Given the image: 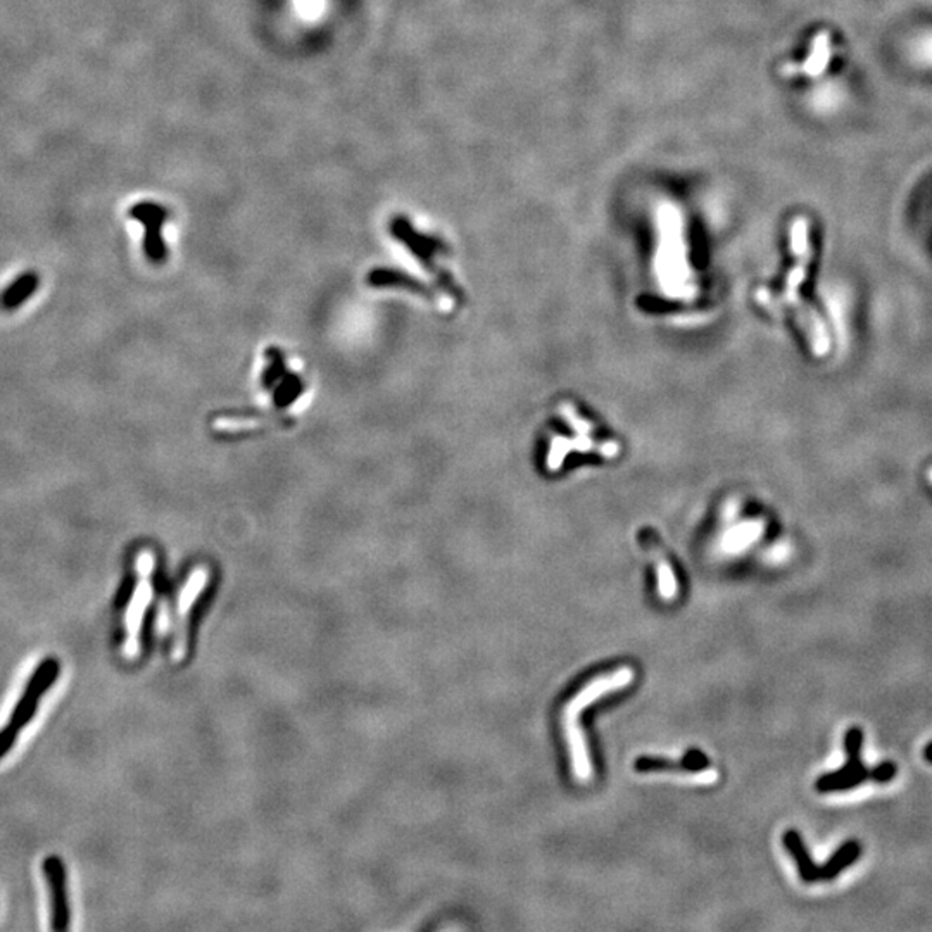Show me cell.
I'll list each match as a JSON object with an SVG mask.
<instances>
[{"label": "cell", "mask_w": 932, "mask_h": 932, "mask_svg": "<svg viewBox=\"0 0 932 932\" xmlns=\"http://www.w3.org/2000/svg\"><path fill=\"white\" fill-rule=\"evenodd\" d=\"M634 670L631 666H620L617 670H611L603 675L594 677L589 684L582 687L576 694L570 698V701L563 708V732L565 740L568 744L570 751V762H572V773L576 775L578 782H589L593 777V764L589 756V748L585 742V736L580 729V713L589 708L593 703L600 701L603 696L625 689L634 683Z\"/></svg>", "instance_id": "6da1fadb"}, {"label": "cell", "mask_w": 932, "mask_h": 932, "mask_svg": "<svg viewBox=\"0 0 932 932\" xmlns=\"http://www.w3.org/2000/svg\"><path fill=\"white\" fill-rule=\"evenodd\" d=\"M808 221L805 218H797L791 226V247L795 254V266L788 274L786 289H784V301L788 302L796 311V318L801 323V327L806 330L812 340V347L817 355H823L827 351L829 340L827 333L823 329V322L815 313L812 306H808L799 296V289L805 285L806 274H808V263H810V230Z\"/></svg>", "instance_id": "7a4b0ae2"}, {"label": "cell", "mask_w": 932, "mask_h": 932, "mask_svg": "<svg viewBox=\"0 0 932 932\" xmlns=\"http://www.w3.org/2000/svg\"><path fill=\"white\" fill-rule=\"evenodd\" d=\"M152 572H154V556L151 552H143L138 558V576L135 589L127 603L125 641H123L127 658H137L140 650H142V625H143L145 611L151 604L152 593H154Z\"/></svg>", "instance_id": "3957f363"}, {"label": "cell", "mask_w": 932, "mask_h": 932, "mask_svg": "<svg viewBox=\"0 0 932 932\" xmlns=\"http://www.w3.org/2000/svg\"><path fill=\"white\" fill-rule=\"evenodd\" d=\"M209 580V572L206 568H195L192 576L184 584L176 600V613L173 617L171 631V650L169 658L173 663H182L189 653V625L191 613L197 598L202 594Z\"/></svg>", "instance_id": "277c9868"}, {"label": "cell", "mask_w": 932, "mask_h": 932, "mask_svg": "<svg viewBox=\"0 0 932 932\" xmlns=\"http://www.w3.org/2000/svg\"><path fill=\"white\" fill-rule=\"evenodd\" d=\"M59 661L54 658L44 659L38 668L33 672V675L29 677L27 687H25V692L23 696L20 698L18 705L14 707L12 715H11V720H9V727L16 732H21L28 725V722L35 716L37 708H38V703L42 699V696L54 686L55 679L59 675Z\"/></svg>", "instance_id": "5b68a950"}, {"label": "cell", "mask_w": 932, "mask_h": 932, "mask_svg": "<svg viewBox=\"0 0 932 932\" xmlns=\"http://www.w3.org/2000/svg\"><path fill=\"white\" fill-rule=\"evenodd\" d=\"M637 772H659V773H674L684 779V782H694V784H712L716 781V770L707 764L705 758L692 756L691 762H668L663 758H651L642 756L635 762Z\"/></svg>", "instance_id": "8992f818"}, {"label": "cell", "mask_w": 932, "mask_h": 932, "mask_svg": "<svg viewBox=\"0 0 932 932\" xmlns=\"http://www.w3.org/2000/svg\"><path fill=\"white\" fill-rule=\"evenodd\" d=\"M42 867L51 889V928L54 931H66L69 928L71 912L68 903V882L64 863L57 856H47Z\"/></svg>", "instance_id": "52a82bcc"}, {"label": "cell", "mask_w": 932, "mask_h": 932, "mask_svg": "<svg viewBox=\"0 0 932 932\" xmlns=\"http://www.w3.org/2000/svg\"><path fill=\"white\" fill-rule=\"evenodd\" d=\"M869 779H871V770L865 767V764L862 762V756H846V762L843 764V767L834 770V772H829V773H823L817 779L815 789L823 795L843 793V791H850V789L858 788L860 784H863Z\"/></svg>", "instance_id": "ba28073f"}, {"label": "cell", "mask_w": 932, "mask_h": 932, "mask_svg": "<svg viewBox=\"0 0 932 932\" xmlns=\"http://www.w3.org/2000/svg\"><path fill=\"white\" fill-rule=\"evenodd\" d=\"M130 217L145 226V252L149 259L159 263L166 256L165 244L161 239V225L166 220V211L152 202H142L130 209Z\"/></svg>", "instance_id": "9c48e42d"}, {"label": "cell", "mask_w": 932, "mask_h": 932, "mask_svg": "<svg viewBox=\"0 0 932 932\" xmlns=\"http://www.w3.org/2000/svg\"><path fill=\"white\" fill-rule=\"evenodd\" d=\"M782 843H784V848L793 856L797 874L803 882L812 884V882L821 880V867L812 860L810 853L801 839V834L797 830L795 829L786 830Z\"/></svg>", "instance_id": "30bf717a"}, {"label": "cell", "mask_w": 932, "mask_h": 932, "mask_svg": "<svg viewBox=\"0 0 932 932\" xmlns=\"http://www.w3.org/2000/svg\"><path fill=\"white\" fill-rule=\"evenodd\" d=\"M644 544L648 552L653 556L655 563H657V572H658V593L659 596L663 600H672L675 598L677 594V580H675V574H674V568L672 565L668 563L663 549L659 548L658 543H655V537L653 535H644Z\"/></svg>", "instance_id": "8fae6325"}, {"label": "cell", "mask_w": 932, "mask_h": 932, "mask_svg": "<svg viewBox=\"0 0 932 932\" xmlns=\"http://www.w3.org/2000/svg\"><path fill=\"white\" fill-rule=\"evenodd\" d=\"M38 285H40V276L33 272H27V274H20L2 294H0V306L2 309H7V311H12L16 307H20L21 304L31 298V294H35L38 290Z\"/></svg>", "instance_id": "7c38bea8"}, {"label": "cell", "mask_w": 932, "mask_h": 932, "mask_svg": "<svg viewBox=\"0 0 932 932\" xmlns=\"http://www.w3.org/2000/svg\"><path fill=\"white\" fill-rule=\"evenodd\" d=\"M862 854V846L858 841H846L834 851L829 860L821 867V880H834L845 869L851 867Z\"/></svg>", "instance_id": "4fadbf2b"}, {"label": "cell", "mask_w": 932, "mask_h": 932, "mask_svg": "<svg viewBox=\"0 0 932 932\" xmlns=\"http://www.w3.org/2000/svg\"><path fill=\"white\" fill-rule=\"evenodd\" d=\"M829 55H830V42H829V33H819L817 38L813 40V47H812V54L806 59V64H805V69L808 75L812 77H817L821 75L823 69L827 68V62H829Z\"/></svg>", "instance_id": "5bb4252c"}, {"label": "cell", "mask_w": 932, "mask_h": 932, "mask_svg": "<svg viewBox=\"0 0 932 932\" xmlns=\"http://www.w3.org/2000/svg\"><path fill=\"white\" fill-rule=\"evenodd\" d=\"M156 634L159 637H166L173 631V609L168 603V600H161L158 613H156V624H154Z\"/></svg>", "instance_id": "9a60e30c"}, {"label": "cell", "mask_w": 932, "mask_h": 932, "mask_svg": "<svg viewBox=\"0 0 932 932\" xmlns=\"http://www.w3.org/2000/svg\"><path fill=\"white\" fill-rule=\"evenodd\" d=\"M898 767L895 762H882L871 770V779L879 784H886L895 779Z\"/></svg>", "instance_id": "2e32d148"}, {"label": "cell", "mask_w": 932, "mask_h": 932, "mask_svg": "<svg viewBox=\"0 0 932 932\" xmlns=\"http://www.w3.org/2000/svg\"><path fill=\"white\" fill-rule=\"evenodd\" d=\"M18 734L16 731H12L9 725H5L2 731H0V760L12 749L14 742L18 740Z\"/></svg>", "instance_id": "e0dca14e"}, {"label": "cell", "mask_w": 932, "mask_h": 932, "mask_svg": "<svg viewBox=\"0 0 932 932\" xmlns=\"http://www.w3.org/2000/svg\"><path fill=\"white\" fill-rule=\"evenodd\" d=\"M924 756H926L928 762H931L932 764V742L931 744H928V748H926V751H924Z\"/></svg>", "instance_id": "ac0fdd59"}, {"label": "cell", "mask_w": 932, "mask_h": 932, "mask_svg": "<svg viewBox=\"0 0 932 932\" xmlns=\"http://www.w3.org/2000/svg\"><path fill=\"white\" fill-rule=\"evenodd\" d=\"M928 478H929V482L932 484V466L929 468V471H928Z\"/></svg>", "instance_id": "d6986e66"}]
</instances>
